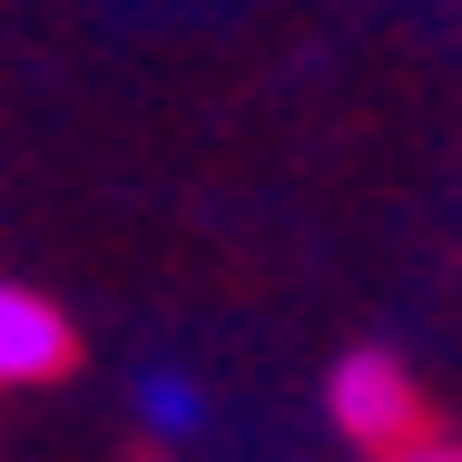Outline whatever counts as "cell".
<instances>
[{"label":"cell","mask_w":462,"mask_h":462,"mask_svg":"<svg viewBox=\"0 0 462 462\" xmlns=\"http://www.w3.org/2000/svg\"><path fill=\"white\" fill-rule=\"evenodd\" d=\"M325 413H335L355 443H393V433L413 423V374L365 345V355H345V365L325 374Z\"/></svg>","instance_id":"cell-1"},{"label":"cell","mask_w":462,"mask_h":462,"mask_svg":"<svg viewBox=\"0 0 462 462\" xmlns=\"http://www.w3.org/2000/svg\"><path fill=\"white\" fill-rule=\"evenodd\" d=\"M60 365H69V315L0 276V383H50Z\"/></svg>","instance_id":"cell-2"},{"label":"cell","mask_w":462,"mask_h":462,"mask_svg":"<svg viewBox=\"0 0 462 462\" xmlns=\"http://www.w3.org/2000/svg\"><path fill=\"white\" fill-rule=\"evenodd\" d=\"M138 423H148L158 443H187V433L207 423V393H197L178 365H148V374H138Z\"/></svg>","instance_id":"cell-3"},{"label":"cell","mask_w":462,"mask_h":462,"mask_svg":"<svg viewBox=\"0 0 462 462\" xmlns=\"http://www.w3.org/2000/svg\"><path fill=\"white\" fill-rule=\"evenodd\" d=\"M393 462H462V443H423V453H393Z\"/></svg>","instance_id":"cell-4"}]
</instances>
